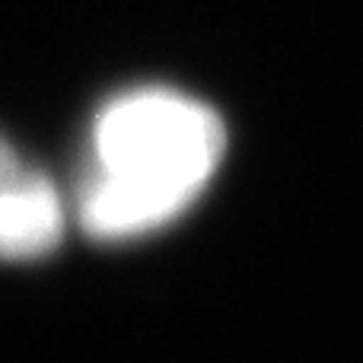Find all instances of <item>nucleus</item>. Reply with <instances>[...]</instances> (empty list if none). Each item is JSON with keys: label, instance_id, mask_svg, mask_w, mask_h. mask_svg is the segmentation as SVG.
Returning a JSON list of instances; mask_svg holds the SVG:
<instances>
[{"label": "nucleus", "instance_id": "nucleus-3", "mask_svg": "<svg viewBox=\"0 0 363 363\" xmlns=\"http://www.w3.org/2000/svg\"><path fill=\"white\" fill-rule=\"evenodd\" d=\"M13 169H16V166H13V157L4 150V147H0V179H4V176H10Z\"/></svg>", "mask_w": 363, "mask_h": 363}, {"label": "nucleus", "instance_id": "nucleus-2", "mask_svg": "<svg viewBox=\"0 0 363 363\" xmlns=\"http://www.w3.org/2000/svg\"><path fill=\"white\" fill-rule=\"evenodd\" d=\"M64 207L55 185L35 172L13 169L0 179V258H42L61 242Z\"/></svg>", "mask_w": 363, "mask_h": 363}, {"label": "nucleus", "instance_id": "nucleus-1", "mask_svg": "<svg viewBox=\"0 0 363 363\" xmlns=\"http://www.w3.org/2000/svg\"><path fill=\"white\" fill-rule=\"evenodd\" d=\"M96 176L80 204L83 230L128 239L179 217L207 188L226 147L213 108L172 89L112 99L93 128Z\"/></svg>", "mask_w": 363, "mask_h": 363}]
</instances>
